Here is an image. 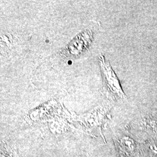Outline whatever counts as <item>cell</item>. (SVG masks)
Segmentation results:
<instances>
[{
  "instance_id": "cell-1",
  "label": "cell",
  "mask_w": 157,
  "mask_h": 157,
  "mask_svg": "<svg viewBox=\"0 0 157 157\" xmlns=\"http://www.w3.org/2000/svg\"><path fill=\"white\" fill-rule=\"evenodd\" d=\"M99 62L103 80L104 90L106 95L116 100L126 98V95L122 89L117 76L104 56L101 55L99 56Z\"/></svg>"
},
{
  "instance_id": "cell-2",
  "label": "cell",
  "mask_w": 157,
  "mask_h": 157,
  "mask_svg": "<svg viewBox=\"0 0 157 157\" xmlns=\"http://www.w3.org/2000/svg\"><path fill=\"white\" fill-rule=\"evenodd\" d=\"M116 146L121 157H134L137 151L136 142L128 136H123L118 139Z\"/></svg>"
},
{
  "instance_id": "cell-3",
  "label": "cell",
  "mask_w": 157,
  "mask_h": 157,
  "mask_svg": "<svg viewBox=\"0 0 157 157\" xmlns=\"http://www.w3.org/2000/svg\"><path fill=\"white\" fill-rule=\"evenodd\" d=\"M75 39L72 41L71 43L68 46V54L71 56H78L83 51L88 45L85 44L86 41L82 40L83 33L79 34Z\"/></svg>"
},
{
  "instance_id": "cell-4",
  "label": "cell",
  "mask_w": 157,
  "mask_h": 157,
  "mask_svg": "<svg viewBox=\"0 0 157 157\" xmlns=\"http://www.w3.org/2000/svg\"><path fill=\"white\" fill-rule=\"evenodd\" d=\"M147 128L154 133H157V115L151 116L146 121Z\"/></svg>"
},
{
  "instance_id": "cell-5",
  "label": "cell",
  "mask_w": 157,
  "mask_h": 157,
  "mask_svg": "<svg viewBox=\"0 0 157 157\" xmlns=\"http://www.w3.org/2000/svg\"><path fill=\"white\" fill-rule=\"evenodd\" d=\"M148 148L152 157H157V142L150 143Z\"/></svg>"
},
{
  "instance_id": "cell-6",
  "label": "cell",
  "mask_w": 157,
  "mask_h": 157,
  "mask_svg": "<svg viewBox=\"0 0 157 157\" xmlns=\"http://www.w3.org/2000/svg\"><path fill=\"white\" fill-rule=\"evenodd\" d=\"M1 157H5V156H4V155H1Z\"/></svg>"
}]
</instances>
